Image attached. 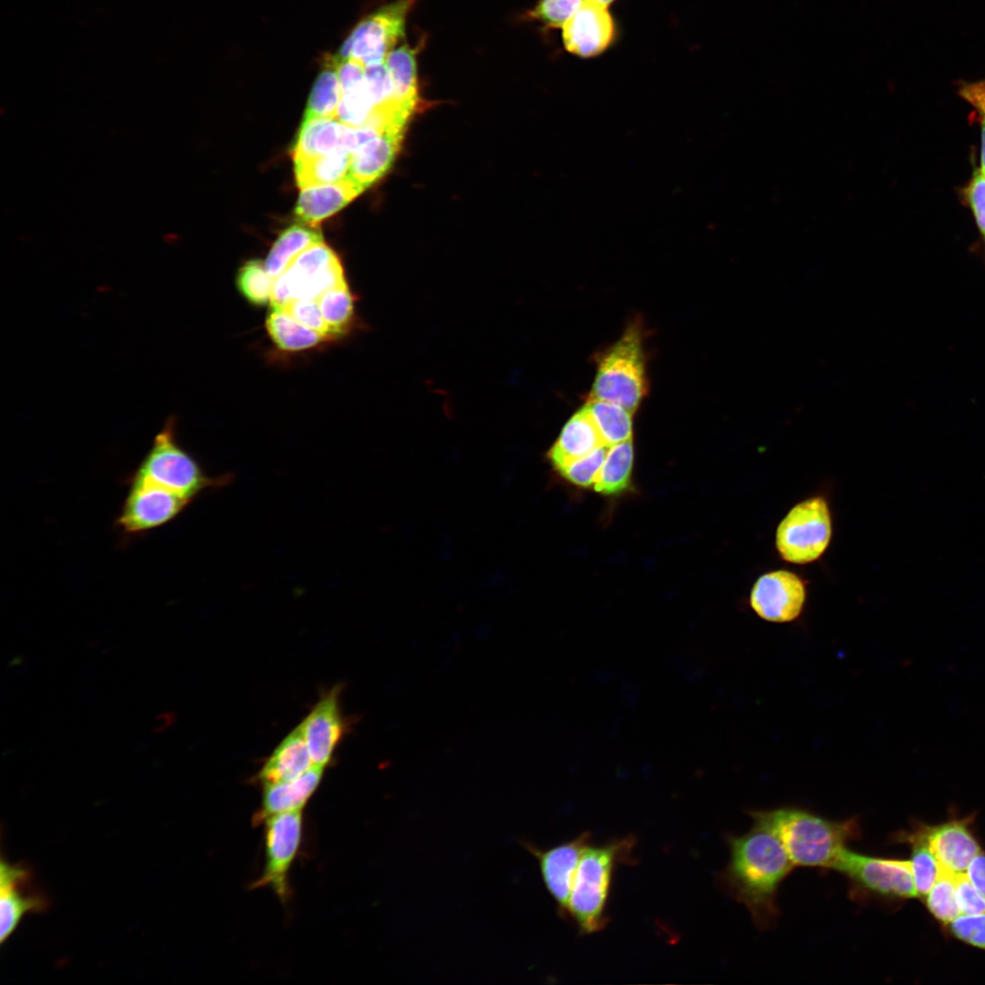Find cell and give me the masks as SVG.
Wrapping results in <instances>:
<instances>
[{
	"instance_id": "cell-1",
	"label": "cell",
	"mask_w": 985,
	"mask_h": 985,
	"mask_svg": "<svg viewBox=\"0 0 985 985\" xmlns=\"http://www.w3.org/2000/svg\"><path fill=\"white\" fill-rule=\"evenodd\" d=\"M746 834L728 839L730 862L722 881L730 895L743 904L760 928L771 926L778 913L776 893L794 867L776 834L752 818Z\"/></svg>"
},
{
	"instance_id": "cell-2",
	"label": "cell",
	"mask_w": 985,
	"mask_h": 985,
	"mask_svg": "<svg viewBox=\"0 0 985 985\" xmlns=\"http://www.w3.org/2000/svg\"><path fill=\"white\" fill-rule=\"evenodd\" d=\"M751 816L776 834L794 866L831 868L846 843L860 834L855 818L832 821L798 808L754 811Z\"/></svg>"
},
{
	"instance_id": "cell-3",
	"label": "cell",
	"mask_w": 985,
	"mask_h": 985,
	"mask_svg": "<svg viewBox=\"0 0 985 985\" xmlns=\"http://www.w3.org/2000/svg\"><path fill=\"white\" fill-rule=\"evenodd\" d=\"M635 839L627 836L601 845L586 846L569 897L567 914L583 934L600 931L607 924L606 907L617 866L630 860Z\"/></svg>"
},
{
	"instance_id": "cell-4",
	"label": "cell",
	"mask_w": 985,
	"mask_h": 985,
	"mask_svg": "<svg viewBox=\"0 0 985 985\" xmlns=\"http://www.w3.org/2000/svg\"><path fill=\"white\" fill-rule=\"evenodd\" d=\"M126 480L148 482L192 501L202 491L225 485L231 479L206 475L198 461L180 445L176 420L171 416Z\"/></svg>"
},
{
	"instance_id": "cell-5",
	"label": "cell",
	"mask_w": 985,
	"mask_h": 985,
	"mask_svg": "<svg viewBox=\"0 0 985 985\" xmlns=\"http://www.w3.org/2000/svg\"><path fill=\"white\" fill-rule=\"evenodd\" d=\"M647 391L642 336L631 326L599 358L588 399L609 401L634 413Z\"/></svg>"
},
{
	"instance_id": "cell-6",
	"label": "cell",
	"mask_w": 985,
	"mask_h": 985,
	"mask_svg": "<svg viewBox=\"0 0 985 985\" xmlns=\"http://www.w3.org/2000/svg\"><path fill=\"white\" fill-rule=\"evenodd\" d=\"M832 536V517L823 496L807 498L794 505L779 524L775 546L786 562L804 565L819 559Z\"/></svg>"
},
{
	"instance_id": "cell-7",
	"label": "cell",
	"mask_w": 985,
	"mask_h": 985,
	"mask_svg": "<svg viewBox=\"0 0 985 985\" xmlns=\"http://www.w3.org/2000/svg\"><path fill=\"white\" fill-rule=\"evenodd\" d=\"M417 0H396L362 19L342 44L337 57L360 61L365 67L386 61L404 38L406 18Z\"/></svg>"
},
{
	"instance_id": "cell-8",
	"label": "cell",
	"mask_w": 985,
	"mask_h": 985,
	"mask_svg": "<svg viewBox=\"0 0 985 985\" xmlns=\"http://www.w3.org/2000/svg\"><path fill=\"white\" fill-rule=\"evenodd\" d=\"M830 869L844 875L859 894L899 898L917 897L909 860L871 856L845 847Z\"/></svg>"
},
{
	"instance_id": "cell-9",
	"label": "cell",
	"mask_w": 985,
	"mask_h": 985,
	"mask_svg": "<svg viewBox=\"0 0 985 985\" xmlns=\"http://www.w3.org/2000/svg\"><path fill=\"white\" fill-rule=\"evenodd\" d=\"M128 492L116 518L125 535L149 533L174 520L192 500L159 486L126 480Z\"/></svg>"
},
{
	"instance_id": "cell-10",
	"label": "cell",
	"mask_w": 985,
	"mask_h": 985,
	"mask_svg": "<svg viewBox=\"0 0 985 985\" xmlns=\"http://www.w3.org/2000/svg\"><path fill=\"white\" fill-rule=\"evenodd\" d=\"M301 810L277 814L266 818L265 865L254 887L269 886L285 900L288 895L287 876L296 858L302 836Z\"/></svg>"
},
{
	"instance_id": "cell-11",
	"label": "cell",
	"mask_w": 985,
	"mask_h": 985,
	"mask_svg": "<svg viewBox=\"0 0 985 985\" xmlns=\"http://www.w3.org/2000/svg\"><path fill=\"white\" fill-rule=\"evenodd\" d=\"M281 275L293 300L316 299L327 290L346 283L338 257L324 243L303 251Z\"/></svg>"
},
{
	"instance_id": "cell-12",
	"label": "cell",
	"mask_w": 985,
	"mask_h": 985,
	"mask_svg": "<svg viewBox=\"0 0 985 985\" xmlns=\"http://www.w3.org/2000/svg\"><path fill=\"white\" fill-rule=\"evenodd\" d=\"M805 586L793 572L780 569L768 572L755 581L750 605L762 619L786 623L802 614L805 602Z\"/></svg>"
},
{
	"instance_id": "cell-13",
	"label": "cell",
	"mask_w": 985,
	"mask_h": 985,
	"mask_svg": "<svg viewBox=\"0 0 985 985\" xmlns=\"http://www.w3.org/2000/svg\"><path fill=\"white\" fill-rule=\"evenodd\" d=\"M48 901L38 890L33 876L21 864L10 865L2 859L0 866V942L15 931L22 918L43 912Z\"/></svg>"
},
{
	"instance_id": "cell-14",
	"label": "cell",
	"mask_w": 985,
	"mask_h": 985,
	"mask_svg": "<svg viewBox=\"0 0 985 985\" xmlns=\"http://www.w3.org/2000/svg\"><path fill=\"white\" fill-rule=\"evenodd\" d=\"M590 837V833L586 832L545 850L524 845L538 861L544 884L563 915L567 913L575 875Z\"/></svg>"
},
{
	"instance_id": "cell-15",
	"label": "cell",
	"mask_w": 985,
	"mask_h": 985,
	"mask_svg": "<svg viewBox=\"0 0 985 985\" xmlns=\"http://www.w3.org/2000/svg\"><path fill=\"white\" fill-rule=\"evenodd\" d=\"M566 50L581 57L601 54L614 37V22L607 6L585 0L562 27Z\"/></svg>"
},
{
	"instance_id": "cell-16",
	"label": "cell",
	"mask_w": 985,
	"mask_h": 985,
	"mask_svg": "<svg viewBox=\"0 0 985 985\" xmlns=\"http://www.w3.org/2000/svg\"><path fill=\"white\" fill-rule=\"evenodd\" d=\"M338 693L335 688L323 696L299 725L316 766L327 764L344 732Z\"/></svg>"
},
{
	"instance_id": "cell-17",
	"label": "cell",
	"mask_w": 985,
	"mask_h": 985,
	"mask_svg": "<svg viewBox=\"0 0 985 985\" xmlns=\"http://www.w3.org/2000/svg\"><path fill=\"white\" fill-rule=\"evenodd\" d=\"M362 192L347 176L337 182L304 188L299 194L295 214L299 222L315 227Z\"/></svg>"
},
{
	"instance_id": "cell-18",
	"label": "cell",
	"mask_w": 985,
	"mask_h": 985,
	"mask_svg": "<svg viewBox=\"0 0 985 985\" xmlns=\"http://www.w3.org/2000/svg\"><path fill=\"white\" fill-rule=\"evenodd\" d=\"M938 862L954 873L966 872L971 860L980 853L975 838L961 822H949L923 831Z\"/></svg>"
},
{
	"instance_id": "cell-19",
	"label": "cell",
	"mask_w": 985,
	"mask_h": 985,
	"mask_svg": "<svg viewBox=\"0 0 985 985\" xmlns=\"http://www.w3.org/2000/svg\"><path fill=\"white\" fill-rule=\"evenodd\" d=\"M602 446H606L603 438L585 405L565 423L548 451L547 458L555 470H558Z\"/></svg>"
},
{
	"instance_id": "cell-20",
	"label": "cell",
	"mask_w": 985,
	"mask_h": 985,
	"mask_svg": "<svg viewBox=\"0 0 985 985\" xmlns=\"http://www.w3.org/2000/svg\"><path fill=\"white\" fill-rule=\"evenodd\" d=\"M403 131L386 130L350 154L347 177L363 191L378 181L391 167Z\"/></svg>"
},
{
	"instance_id": "cell-21",
	"label": "cell",
	"mask_w": 985,
	"mask_h": 985,
	"mask_svg": "<svg viewBox=\"0 0 985 985\" xmlns=\"http://www.w3.org/2000/svg\"><path fill=\"white\" fill-rule=\"evenodd\" d=\"M309 750L298 725L275 748L258 773L264 785L295 780L313 766Z\"/></svg>"
},
{
	"instance_id": "cell-22",
	"label": "cell",
	"mask_w": 985,
	"mask_h": 985,
	"mask_svg": "<svg viewBox=\"0 0 985 985\" xmlns=\"http://www.w3.org/2000/svg\"><path fill=\"white\" fill-rule=\"evenodd\" d=\"M323 767L313 765L298 778L264 786L258 819L301 810L318 787Z\"/></svg>"
},
{
	"instance_id": "cell-23",
	"label": "cell",
	"mask_w": 985,
	"mask_h": 985,
	"mask_svg": "<svg viewBox=\"0 0 985 985\" xmlns=\"http://www.w3.org/2000/svg\"><path fill=\"white\" fill-rule=\"evenodd\" d=\"M344 128L337 119H304L293 148V159L326 155L339 149Z\"/></svg>"
},
{
	"instance_id": "cell-24",
	"label": "cell",
	"mask_w": 985,
	"mask_h": 985,
	"mask_svg": "<svg viewBox=\"0 0 985 985\" xmlns=\"http://www.w3.org/2000/svg\"><path fill=\"white\" fill-rule=\"evenodd\" d=\"M320 243H323L322 233L314 226H289L279 235L265 259L267 273L275 278L286 270L299 254Z\"/></svg>"
},
{
	"instance_id": "cell-25",
	"label": "cell",
	"mask_w": 985,
	"mask_h": 985,
	"mask_svg": "<svg viewBox=\"0 0 985 985\" xmlns=\"http://www.w3.org/2000/svg\"><path fill=\"white\" fill-rule=\"evenodd\" d=\"M350 153L343 147L326 155L296 159L295 174L301 188L337 182L347 175Z\"/></svg>"
},
{
	"instance_id": "cell-26",
	"label": "cell",
	"mask_w": 985,
	"mask_h": 985,
	"mask_svg": "<svg viewBox=\"0 0 985 985\" xmlns=\"http://www.w3.org/2000/svg\"><path fill=\"white\" fill-rule=\"evenodd\" d=\"M341 87L335 55H327L309 95L304 119H336Z\"/></svg>"
},
{
	"instance_id": "cell-27",
	"label": "cell",
	"mask_w": 985,
	"mask_h": 985,
	"mask_svg": "<svg viewBox=\"0 0 985 985\" xmlns=\"http://www.w3.org/2000/svg\"><path fill=\"white\" fill-rule=\"evenodd\" d=\"M265 325L271 339L282 350H305L326 340L317 332L297 322L284 308L272 307Z\"/></svg>"
},
{
	"instance_id": "cell-28",
	"label": "cell",
	"mask_w": 985,
	"mask_h": 985,
	"mask_svg": "<svg viewBox=\"0 0 985 985\" xmlns=\"http://www.w3.org/2000/svg\"><path fill=\"white\" fill-rule=\"evenodd\" d=\"M633 461L632 439L609 447L594 489L603 494H616L626 490L630 482Z\"/></svg>"
},
{
	"instance_id": "cell-29",
	"label": "cell",
	"mask_w": 985,
	"mask_h": 985,
	"mask_svg": "<svg viewBox=\"0 0 985 985\" xmlns=\"http://www.w3.org/2000/svg\"><path fill=\"white\" fill-rule=\"evenodd\" d=\"M416 54L417 48L405 44L393 49L385 61L396 99L411 109L418 102Z\"/></svg>"
},
{
	"instance_id": "cell-30",
	"label": "cell",
	"mask_w": 985,
	"mask_h": 985,
	"mask_svg": "<svg viewBox=\"0 0 985 985\" xmlns=\"http://www.w3.org/2000/svg\"><path fill=\"white\" fill-rule=\"evenodd\" d=\"M590 411L606 446L611 447L632 439V414L626 409L605 400L587 399Z\"/></svg>"
},
{
	"instance_id": "cell-31",
	"label": "cell",
	"mask_w": 985,
	"mask_h": 985,
	"mask_svg": "<svg viewBox=\"0 0 985 985\" xmlns=\"http://www.w3.org/2000/svg\"><path fill=\"white\" fill-rule=\"evenodd\" d=\"M316 300L332 337L343 336L354 316L353 296L347 282L327 290Z\"/></svg>"
},
{
	"instance_id": "cell-32",
	"label": "cell",
	"mask_w": 985,
	"mask_h": 985,
	"mask_svg": "<svg viewBox=\"0 0 985 985\" xmlns=\"http://www.w3.org/2000/svg\"><path fill=\"white\" fill-rule=\"evenodd\" d=\"M340 87L341 98L336 119L348 127L366 125L375 109L367 87L366 77Z\"/></svg>"
},
{
	"instance_id": "cell-33",
	"label": "cell",
	"mask_w": 985,
	"mask_h": 985,
	"mask_svg": "<svg viewBox=\"0 0 985 985\" xmlns=\"http://www.w3.org/2000/svg\"><path fill=\"white\" fill-rule=\"evenodd\" d=\"M912 845L911 870L917 897H926L939 872V863L931 852L923 831L909 835Z\"/></svg>"
},
{
	"instance_id": "cell-34",
	"label": "cell",
	"mask_w": 985,
	"mask_h": 985,
	"mask_svg": "<svg viewBox=\"0 0 985 985\" xmlns=\"http://www.w3.org/2000/svg\"><path fill=\"white\" fill-rule=\"evenodd\" d=\"M926 897L927 906L936 918L950 923L960 915L956 897L955 873L940 864L938 876Z\"/></svg>"
},
{
	"instance_id": "cell-35",
	"label": "cell",
	"mask_w": 985,
	"mask_h": 985,
	"mask_svg": "<svg viewBox=\"0 0 985 985\" xmlns=\"http://www.w3.org/2000/svg\"><path fill=\"white\" fill-rule=\"evenodd\" d=\"M274 278L267 273L264 263L254 259L239 270L236 284L240 293L251 304L264 306L270 301Z\"/></svg>"
},
{
	"instance_id": "cell-36",
	"label": "cell",
	"mask_w": 985,
	"mask_h": 985,
	"mask_svg": "<svg viewBox=\"0 0 985 985\" xmlns=\"http://www.w3.org/2000/svg\"><path fill=\"white\" fill-rule=\"evenodd\" d=\"M608 449V446L599 447L587 455L570 461L557 471L564 478L574 484L581 487L593 486Z\"/></svg>"
},
{
	"instance_id": "cell-37",
	"label": "cell",
	"mask_w": 985,
	"mask_h": 985,
	"mask_svg": "<svg viewBox=\"0 0 985 985\" xmlns=\"http://www.w3.org/2000/svg\"><path fill=\"white\" fill-rule=\"evenodd\" d=\"M585 0H539L529 16L548 27L562 28Z\"/></svg>"
},
{
	"instance_id": "cell-38",
	"label": "cell",
	"mask_w": 985,
	"mask_h": 985,
	"mask_svg": "<svg viewBox=\"0 0 985 985\" xmlns=\"http://www.w3.org/2000/svg\"><path fill=\"white\" fill-rule=\"evenodd\" d=\"M285 309L297 322L317 332L326 339L332 337L316 299L298 298L291 301Z\"/></svg>"
},
{
	"instance_id": "cell-39",
	"label": "cell",
	"mask_w": 985,
	"mask_h": 985,
	"mask_svg": "<svg viewBox=\"0 0 985 985\" xmlns=\"http://www.w3.org/2000/svg\"><path fill=\"white\" fill-rule=\"evenodd\" d=\"M959 95L976 110L980 124L981 151L980 171L985 174V79L976 82H959Z\"/></svg>"
},
{
	"instance_id": "cell-40",
	"label": "cell",
	"mask_w": 985,
	"mask_h": 985,
	"mask_svg": "<svg viewBox=\"0 0 985 985\" xmlns=\"http://www.w3.org/2000/svg\"><path fill=\"white\" fill-rule=\"evenodd\" d=\"M950 929L958 938L985 949V913L961 914L950 922Z\"/></svg>"
},
{
	"instance_id": "cell-41",
	"label": "cell",
	"mask_w": 985,
	"mask_h": 985,
	"mask_svg": "<svg viewBox=\"0 0 985 985\" xmlns=\"http://www.w3.org/2000/svg\"><path fill=\"white\" fill-rule=\"evenodd\" d=\"M956 897L962 915L985 913V898L969 880L966 872L955 873Z\"/></svg>"
},
{
	"instance_id": "cell-42",
	"label": "cell",
	"mask_w": 985,
	"mask_h": 985,
	"mask_svg": "<svg viewBox=\"0 0 985 985\" xmlns=\"http://www.w3.org/2000/svg\"><path fill=\"white\" fill-rule=\"evenodd\" d=\"M964 197L973 213L978 228L985 242V174L976 169L964 189Z\"/></svg>"
},
{
	"instance_id": "cell-43",
	"label": "cell",
	"mask_w": 985,
	"mask_h": 985,
	"mask_svg": "<svg viewBox=\"0 0 985 985\" xmlns=\"http://www.w3.org/2000/svg\"><path fill=\"white\" fill-rule=\"evenodd\" d=\"M382 132L379 129L369 124L360 127L345 126L341 146L351 154Z\"/></svg>"
},
{
	"instance_id": "cell-44",
	"label": "cell",
	"mask_w": 985,
	"mask_h": 985,
	"mask_svg": "<svg viewBox=\"0 0 985 985\" xmlns=\"http://www.w3.org/2000/svg\"><path fill=\"white\" fill-rule=\"evenodd\" d=\"M969 880L985 898V855L979 853L966 871Z\"/></svg>"
},
{
	"instance_id": "cell-45",
	"label": "cell",
	"mask_w": 985,
	"mask_h": 985,
	"mask_svg": "<svg viewBox=\"0 0 985 985\" xmlns=\"http://www.w3.org/2000/svg\"><path fill=\"white\" fill-rule=\"evenodd\" d=\"M593 1H595V2L598 3V4L602 5H605V6H607V7H608V5H610V4H611V3H612V2L614 1V0H593Z\"/></svg>"
}]
</instances>
